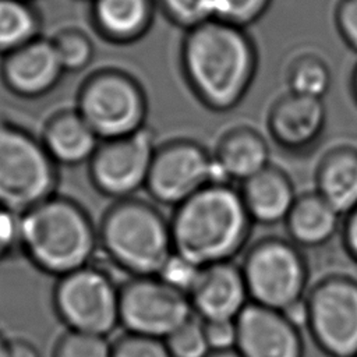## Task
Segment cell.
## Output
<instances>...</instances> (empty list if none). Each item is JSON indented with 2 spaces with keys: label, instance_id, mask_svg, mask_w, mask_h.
<instances>
[{
  "label": "cell",
  "instance_id": "14",
  "mask_svg": "<svg viewBox=\"0 0 357 357\" xmlns=\"http://www.w3.org/2000/svg\"><path fill=\"white\" fill-rule=\"evenodd\" d=\"M328 110L324 99L287 91L269 107L266 127L276 146L289 153H305L322 139Z\"/></svg>",
  "mask_w": 357,
  "mask_h": 357
},
{
  "label": "cell",
  "instance_id": "24",
  "mask_svg": "<svg viewBox=\"0 0 357 357\" xmlns=\"http://www.w3.org/2000/svg\"><path fill=\"white\" fill-rule=\"evenodd\" d=\"M35 14L21 0H0V52L11 53L33 40Z\"/></svg>",
  "mask_w": 357,
  "mask_h": 357
},
{
  "label": "cell",
  "instance_id": "3",
  "mask_svg": "<svg viewBox=\"0 0 357 357\" xmlns=\"http://www.w3.org/2000/svg\"><path fill=\"white\" fill-rule=\"evenodd\" d=\"M98 227L75 199L59 195L20 215V250L40 272L60 278L91 264Z\"/></svg>",
  "mask_w": 357,
  "mask_h": 357
},
{
  "label": "cell",
  "instance_id": "32",
  "mask_svg": "<svg viewBox=\"0 0 357 357\" xmlns=\"http://www.w3.org/2000/svg\"><path fill=\"white\" fill-rule=\"evenodd\" d=\"M333 20L342 40L357 53V0H339Z\"/></svg>",
  "mask_w": 357,
  "mask_h": 357
},
{
  "label": "cell",
  "instance_id": "31",
  "mask_svg": "<svg viewBox=\"0 0 357 357\" xmlns=\"http://www.w3.org/2000/svg\"><path fill=\"white\" fill-rule=\"evenodd\" d=\"M199 269V266L194 265L181 255L173 252L156 276L169 286L187 294L192 283L195 282Z\"/></svg>",
  "mask_w": 357,
  "mask_h": 357
},
{
  "label": "cell",
  "instance_id": "20",
  "mask_svg": "<svg viewBox=\"0 0 357 357\" xmlns=\"http://www.w3.org/2000/svg\"><path fill=\"white\" fill-rule=\"evenodd\" d=\"M283 223L289 238L300 248H318L340 230L342 215L314 190L297 195Z\"/></svg>",
  "mask_w": 357,
  "mask_h": 357
},
{
  "label": "cell",
  "instance_id": "27",
  "mask_svg": "<svg viewBox=\"0 0 357 357\" xmlns=\"http://www.w3.org/2000/svg\"><path fill=\"white\" fill-rule=\"evenodd\" d=\"M163 14L174 25L191 29L215 18L213 0H158Z\"/></svg>",
  "mask_w": 357,
  "mask_h": 357
},
{
  "label": "cell",
  "instance_id": "4",
  "mask_svg": "<svg viewBox=\"0 0 357 357\" xmlns=\"http://www.w3.org/2000/svg\"><path fill=\"white\" fill-rule=\"evenodd\" d=\"M109 261L128 276H155L174 252L170 222L152 202L130 197L114 201L98 226Z\"/></svg>",
  "mask_w": 357,
  "mask_h": 357
},
{
  "label": "cell",
  "instance_id": "13",
  "mask_svg": "<svg viewBox=\"0 0 357 357\" xmlns=\"http://www.w3.org/2000/svg\"><path fill=\"white\" fill-rule=\"evenodd\" d=\"M236 326V349L243 357H304L300 325L283 311L250 301Z\"/></svg>",
  "mask_w": 357,
  "mask_h": 357
},
{
  "label": "cell",
  "instance_id": "1",
  "mask_svg": "<svg viewBox=\"0 0 357 357\" xmlns=\"http://www.w3.org/2000/svg\"><path fill=\"white\" fill-rule=\"evenodd\" d=\"M180 68L188 89L205 109L227 113L243 102L254 84L257 45L245 28L212 18L185 31Z\"/></svg>",
  "mask_w": 357,
  "mask_h": 357
},
{
  "label": "cell",
  "instance_id": "8",
  "mask_svg": "<svg viewBox=\"0 0 357 357\" xmlns=\"http://www.w3.org/2000/svg\"><path fill=\"white\" fill-rule=\"evenodd\" d=\"M303 324L328 357H356L357 279L342 272L318 279L305 294Z\"/></svg>",
  "mask_w": 357,
  "mask_h": 357
},
{
  "label": "cell",
  "instance_id": "6",
  "mask_svg": "<svg viewBox=\"0 0 357 357\" xmlns=\"http://www.w3.org/2000/svg\"><path fill=\"white\" fill-rule=\"evenodd\" d=\"M59 166L39 137L0 120V206L18 215L57 192Z\"/></svg>",
  "mask_w": 357,
  "mask_h": 357
},
{
  "label": "cell",
  "instance_id": "38",
  "mask_svg": "<svg viewBox=\"0 0 357 357\" xmlns=\"http://www.w3.org/2000/svg\"><path fill=\"white\" fill-rule=\"evenodd\" d=\"M350 91H351V96L354 99V102L357 103V64L354 66L353 71H351V77H350Z\"/></svg>",
  "mask_w": 357,
  "mask_h": 357
},
{
  "label": "cell",
  "instance_id": "16",
  "mask_svg": "<svg viewBox=\"0 0 357 357\" xmlns=\"http://www.w3.org/2000/svg\"><path fill=\"white\" fill-rule=\"evenodd\" d=\"M64 73L53 42L32 40L11 52L3 61L1 78L15 96L35 99L47 95Z\"/></svg>",
  "mask_w": 357,
  "mask_h": 357
},
{
  "label": "cell",
  "instance_id": "37",
  "mask_svg": "<svg viewBox=\"0 0 357 357\" xmlns=\"http://www.w3.org/2000/svg\"><path fill=\"white\" fill-rule=\"evenodd\" d=\"M205 357H243L237 349L229 350H211Z\"/></svg>",
  "mask_w": 357,
  "mask_h": 357
},
{
  "label": "cell",
  "instance_id": "26",
  "mask_svg": "<svg viewBox=\"0 0 357 357\" xmlns=\"http://www.w3.org/2000/svg\"><path fill=\"white\" fill-rule=\"evenodd\" d=\"M165 343L172 357H205L211 351L202 321L195 315L169 335Z\"/></svg>",
  "mask_w": 357,
  "mask_h": 357
},
{
  "label": "cell",
  "instance_id": "35",
  "mask_svg": "<svg viewBox=\"0 0 357 357\" xmlns=\"http://www.w3.org/2000/svg\"><path fill=\"white\" fill-rule=\"evenodd\" d=\"M340 237L346 254L357 264V206L343 216Z\"/></svg>",
  "mask_w": 357,
  "mask_h": 357
},
{
  "label": "cell",
  "instance_id": "11",
  "mask_svg": "<svg viewBox=\"0 0 357 357\" xmlns=\"http://www.w3.org/2000/svg\"><path fill=\"white\" fill-rule=\"evenodd\" d=\"M212 181V153L195 139L174 138L156 145L144 188L156 204L174 208Z\"/></svg>",
  "mask_w": 357,
  "mask_h": 357
},
{
  "label": "cell",
  "instance_id": "22",
  "mask_svg": "<svg viewBox=\"0 0 357 357\" xmlns=\"http://www.w3.org/2000/svg\"><path fill=\"white\" fill-rule=\"evenodd\" d=\"M95 20L102 32L117 42L142 36L153 20L152 0H96Z\"/></svg>",
  "mask_w": 357,
  "mask_h": 357
},
{
  "label": "cell",
  "instance_id": "39",
  "mask_svg": "<svg viewBox=\"0 0 357 357\" xmlns=\"http://www.w3.org/2000/svg\"><path fill=\"white\" fill-rule=\"evenodd\" d=\"M6 350H7V339L0 333V357H6Z\"/></svg>",
  "mask_w": 357,
  "mask_h": 357
},
{
  "label": "cell",
  "instance_id": "19",
  "mask_svg": "<svg viewBox=\"0 0 357 357\" xmlns=\"http://www.w3.org/2000/svg\"><path fill=\"white\" fill-rule=\"evenodd\" d=\"M39 138L57 166L88 163L100 142L75 107L50 114Z\"/></svg>",
  "mask_w": 357,
  "mask_h": 357
},
{
  "label": "cell",
  "instance_id": "21",
  "mask_svg": "<svg viewBox=\"0 0 357 357\" xmlns=\"http://www.w3.org/2000/svg\"><path fill=\"white\" fill-rule=\"evenodd\" d=\"M315 191L342 216L357 206V148L339 145L319 159Z\"/></svg>",
  "mask_w": 357,
  "mask_h": 357
},
{
  "label": "cell",
  "instance_id": "5",
  "mask_svg": "<svg viewBox=\"0 0 357 357\" xmlns=\"http://www.w3.org/2000/svg\"><path fill=\"white\" fill-rule=\"evenodd\" d=\"M250 301L291 314L303 308L310 289L308 261L289 237L268 236L252 243L240 264Z\"/></svg>",
  "mask_w": 357,
  "mask_h": 357
},
{
  "label": "cell",
  "instance_id": "7",
  "mask_svg": "<svg viewBox=\"0 0 357 357\" xmlns=\"http://www.w3.org/2000/svg\"><path fill=\"white\" fill-rule=\"evenodd\" d=\"M75 109L100 141L146 127V93L134 77L120 70H102L88 77L78 91Z\"/></svg>",
  "mask_w": 357,
  "mask_h": 357
},
{
  "label": "cell",
  "instance_id": "17",
  "mask_svg": "<svg viewBox=\"0 0 357 357\" xmlns=\"http://www.w3.org/2000/svg\"><path fill=\"white\" fill-rule=\"evenodd\" d=\"M212 159L216 181L240 184L271 165V149L258 130L243 124L219 137Z\"/></svg>",
  "mask_w": 357,
  "mask_h": 357
},
{
  "label": "cell",
  "instance_id": "36",
  "mask_svg": "<svg viewBox=\"0 0 357 357\" xmlns=\"http://www.w3.org/2000/svg\"><path fill=\"white\" fill-rule=\"evenodd\" d=\"M6 357H42L39 349L24 337L7 339Z\"/></svg>",
  "mask_w": 357,
  "mask_h": 357
},
{
  "label": "cell",
  "instance_id": "10",
  "mask_svg": "<svg viewBox=\"0 0 357 357\" xmlns=\"http://www.w3.org/2000/svg\"><path fill=\"white\" fill-rule=\"evenodd\" d=\"M194 315L188 296L155 276H130L120 286L119 318L127 333L165 340Z\"/></svg>",
  "mask_w": 357,
  "mask_h": 357
},
{
  "label": "cell",
  "instance_id": "15",
  "mask_svg": "<svg viewBox=\"0 0 357 357\" xmlns=\"http://www.w3.org/2000/svg\"><path fill=\"white\" fill-rule=\"evenodd\" d=\"M187 296L202 321L236 319L250 303L241 266L234 261L202 266Z\"/></svg>",
  "mask_w": 357,
  "mask_h": 357
},
{
  "label": "cell",
  "instance_id": "33",
  "mask_svg": "<svg viewBox=\"0 0 357 357\" xmlns=\"http://www.w3.org/2000/svg\"><path fill=\"white\" fill-rule=\"evenodd\" d=\"M202 326H204V333H205L209 350L236 349V342H237L236 319L202 321Z\"/></svg>",
  "mask_w": 357,
  "mask_h": 357
},
{
  "label": "cell",
  "instance_id": "30",
  "mask_svg": "<svg viewBox=\"0 0 357 357\" xmlns=\"http://www.w3.org/2000/svg\"><path fill=\"white\" fill-rule=\"evenodd\" d=\"M110 357H172L165 340L124 333L112 343Z\"/></svg>",
  "mask_w": 357,
  "mask_h": 357
},
{
  "label": "cell",
  "instance_id": "34",
  "mask_svg": "<svg viewBox=\"0 0 357 357\" xmlns=\"http://www.w3.org/2000/svg\"><path fill=\"white\" fill-rule=\"evenodd\" d=\"M20 248V215L0 206V262Z\"/></svg>",
  "mask_w": 357,
  "mask_h": 357
},
{
  "label": "cell",
  "instance_id": "29",
  "mask_svg": "<svg viewBox=\"0 0 357 357\" xmlns=\"http://www.w3.org/2000/svg\"><path fill=\"white\" fill-rule=\"evenodd\" d=\"M52 42L64 71H79L91 61L92 45L84 35L67 32Z\"/></svg>",
  "mask_w": 357,
  "mask_h": 357
},
{
  "label": "cell",
  "instance_id": "40",
  "mask_svg": "<svg viewBox=\"0 0 357 357\" xmlns=\"http://www.w3.org/2000/svg\"><path fill=\"white\" fill-rule=\"evenodd\" d=\"M356 357H357V356H356Z\"/></svg>",
  "mask_w": 357,
  "mask_h": 357
},
{
  "label": "cell",
  "instance_id": "28",
  "mask_svg": "<svg viewBox=\"0 0 357 357\" xmlns=\"http://www.w3.org/2000/svg\"><path fill=\"white\" fill-rule=\"evenodd\" d=\"M273 0H213L215 18L247 28L261 20Z\"/></svg>",
  "mask_w": 357,
  "mask_h": 357
},
{
  "label": "cell",
  "instance_id": "2",
  "mask_svg": "<svg viewBox=\"0 0 357 357\" xmlns=\"http://www.w3.org/2000/svg\"><path fill=\"white\" fill-rule=\"evenodd\" d=\"M169 222L174 252L199 268L234 261L254 226L238 187L227 181L206 184L174 206Z\"/></svg>",
  "mask_w": 357,
  "mask_h": 357
},
{
  "label": "cell",
  "instance_id": "25",
  "mask_svg": "<svg viewBox=\"0 0 357 357\" xmlns=\"http://www.w3.org/2000/svg\"><path fill=\"white\" fill-rule=\"evenodd\" d=\"M110 351L106 336L67 329L57 339L52 357H110Z\"/></svg>",
  "mask_w": 357,
  "mask_h": 357
},
{
  "label": "cell",
  "instance_id": "18",
  "mask_svg": "<svg viewBox=\"0 0 357 357\" xmlns=\"http://www.w3.org/2000/svg\"><path fill=\"white\" fill-rule=\"evenodd\" d=\"M238 191L254 225L264 226L284 222L297 198L290 176L272 163L240 183Z\"/></svg>",
  "mask_w": 357,
  "mask_h": 357
},
{
  "label": "cell",
  "instance_id": "12",
  "mask_svg": "<svg viewBox=\"0 0 357 357\" xmlns=\"http://www.w3.org/2000/svg\"><path fill=\"white\" fill-rule=\"evenodd\" d=\"M155 148V134L148 126L130 135L102 139L88 162L91 184L114 201L134 197L145 187Z\"/></svg>",
  "mask_w": 357,
  "mask_h": 357
},
{
  "label": "cell",
  "instance_id": "23",
  "mask_svg": "<svg viewBox=\"0 0 357 357\" xmlns=\"http://www.w3.org/2000/svg\"><path fill=\"white\" fill-rule=\"evenodd\" d=\"M286 82L293 93L324 99L332 85V71L326 60L318 53L301 52L290 60Z\"/></svg>",
  "mask_w": 357,
  "mask_h": 357
},
{
  "label": "cell",
  "instance_id": "9",
  "mask_svg": "<svg viewBox=\"0 0 357 357\" xmlns=\"http://www.w3.org/2000/svg\"><path fill=\"white\" fill-rule=\"evenodd\" d=\"M119 304L120 286L91 264L57 278L52 291L54 314L68 331L107 337L120 325Z\"/></svg>",
  "mask_w": 357,
  "mask_h": 357
}]
</instances>
